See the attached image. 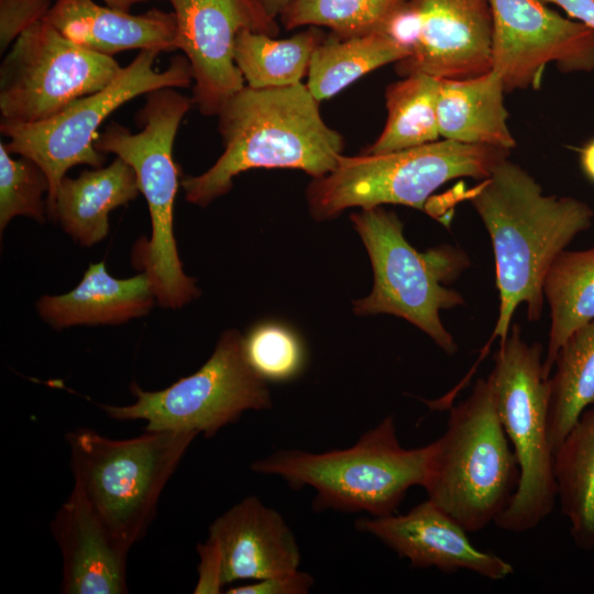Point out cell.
<instances>
[{
	"label": "cell",
	"mask_w": 594,
	"mask_h": 594,
	"mask_svg": "<svg viewBox=\"0 0 594 594\" xmlns=\"http://www.w3.org/2000/svg\"><path fill=\"white\" fill-rule=\"evenodd\" d=\"M494 251L498 318L492 340L504 341L515 310L522 304L529 320L541 317L543 282L570 242L591 228L594 211L573 197L542 194L520 165L505 158L468 193Z\"/></svg>",
	"instance_id": "obj_1"
},
{
	"label": "cell",
	"mask_w": 594,
	"mask_h": 594,
	"mask_svg": "<svg viewBox=\"0 0 594 594\" xmlns=\"http://www.w3.org/2000/svg\"><path fill=\"white\" fill-rule=\"evenodd\" d=\"M217 116L222 154L205 173L182 179L186 200L200 207L229 193L242 172L294 168L319 178L342 155V135L323 121L319 101L302 82L267 89L245 85Z\"/></svg>",
	"instance_id": "obj_2"
},
{
	"label": "cell",
	"mask_w": 594,
	"mask_h": 594,
	"mask_svg": "<svg viewBox=\"0 0 594 594\" xmlns=\"http://www.w3.org/2000/svg\"><path fill=\"white\" fill-rule=\"evenodd\" d=\"M431 443L406 449L398 441L394 416L365 431L350 448L314 453L280 449L251 464L253 472L283 479L292 488L312 487L315 510L394 514L407 491L424 486Z\"/></svg>",
	"instance_id": "obj_3"
},
{
	"label": "cell",
	"mask_w": 594,
	"mask_h": 594,
	"mask_svg": "<svg viewBox=\"0 0 594 594\" xmlns=\"http://www.w3.org/2000/svg\"><path fill=\"white\" fill-rule=\"evenodd\" d=\"M136 119L142 130L132 133L111 123L99 135L95 147L129 163L136 173L152 221V237L136 246L138 266L148 276L156 300L165 308H180L199 296L178 257L174 237V202L179 186V168L173 158L174 141L193 99L176 88H161L145 95Z\"/></svg>",
	"instance_id": "obj_4"
},
{
	"label": "cell",
	"mask_w": 594,
	"mask_h": 594,
	"mask_svg": "<svg viewBox=\"0 0 594 594\" xmlns=\"http://www.w3.org/2000/svg\"><path fill=\"white\" fill-rule=\"evenodd\" d=\"M519 465L497 415L488 380L450 408L447 429L431 442L424 488L468 532L484 529L509 505Z\"/></svg>",
	"instance_id": "obj_5"
},
{
	"label": "cell",
	"mask_w": 594,
	"mask_h": 594,
	"mask_svg": "<svg viewBox=\"0 0 594 594\" xmlns=\"http://www.w3.org/2000/svg\"><path fill=\"white\" fill-rule=\"evenodd\" d=\"M510 151L443 139L400 151L341 155L329 174L314 178L306 198L315 220L338 217L345 209L404 205L426 210L430 195L449 180H482Z\"/></svg>",
	"instance_id": "obj_6"
},
{
	"label": "cell",
	"mask_w": 594,
	"mask_h": 594,
	"mask_svg": "<svg viewBox=\"0 0 594 594\" xmlns=\"http://www.w3.org/2000/svg\"><path fill=\"white\" fill-rule=\"evenodd\" d=\"M197 433L145 430L109 439L82 428L66 433L75 484L105 525L130 548L146 532L158 497Z\"/></svg>",
	"instance_id": "obj_7"
},
{
	"label": "cell",
	"mask_w": 594,
	"mask_h": 594,
	"mask_svg": "<svg viewBox=\"0 0 594 594\" xmlns=\"http://www.w3.org/2000/svg\"><path fill=\"white\" fill-rule=\"evenodd\" d=\"M487 380L520 472L517 490L495 524L506 531L525 532L546 519L558 501L548 427L550 385L541 344L527 343L520 327L512 326Z\"/></svg>",
	"instance_id": "obj_8"
},
{
	"label": "cell",
	"mask_w": 594,
	"mask_h": 594,
	"mask_svg": "<svg viewBox=\"0 0 594 594\" xmlns=\"http://www.w3.org/2000/svg\"><path fill=\"white\" fill-rule=\"evenodd\" d=\"M351 221L374 273L373 289L353 301L354 312L400 317L429 336L443 352L454 354L458 344L443 326L440 312L464 305V298L443 284L468 267L466 254L450 245L418 252L406 240L398 216L382 206L354 212Z\"/></svg>",
	"instance_id": "obj_9"
},
{
	"label": "cell",
	"mask_w": 594,
	"mask_h": 594,
	"mask_svg": "<svg viewBox=\"0 0 594 594\" xmlns=\"http://www.w3.org/2000/svg\"><path fill=\"white\" fill-rule=\"evenodd\" d=\"M160 53L140 51L109 85L77 99L50 119L28 124L0 122L1 133L9 139L4 143L7 151L33 160L46 174V213L52 210L58 185L69 168L80 164L98 168L106 162L95 142L101 123L114 110L153 90L190 86L193 73L186 56L177 55L167 68L156 70L154 64Z\"/></svg>",
	"instance_id": "obj_10"
},
{
	"label": "cell",
	"mask_w": 594,
	"mask_h": 594,
	"mask_svg": "<svg viewBox=\"0 0 594 594\" xmlns=\"http://www.w3.org/2000/svg\"><path fill=\"white\" fill-rule=\"evenodd\" d=\"M131 405H100L120 421L142 419L144 430H174L204 433L211 438L239 420L246 410L272 407L267 382L250 365L243 336L238 330L223 332L208 361L194 374L156 392L130 386Z\"/></svg>",
	"instance_id": "obj_11"
},
{
	"label": "cell",
	"mask_w": 594,
	"mask_h": 594,
	"mask_svg": "<svg viewBox=\"0 0 594 594\" xmlns=\"http://www.w3.org/2000/svg\"><path fill=\"white\" fill-rule=\"evenodd\" d=\"M122 67L75 44L42 20L11 45L0 66L1 121L41 122L109 85Z\"/></svg>",
	"instance_id": "obj_12"
},
{
	"label": "cell",
	"mask_w": 594,
	"mask_h": 594,
	"mask_svg": "<svg viewBox=\"0 0 594 594\" xmlns=\"http://www.w3.org/2000/svg\"><path fill=\"white\" fill-rule=\"evenodd\" d=\"M493 29L490 0H406L381 33L408 54L400 76L464 79L492 70Z\"/></svg>",
	"instance_id": "obj_13"
},
{
	"label": "cell",
	"mask_w": 594,
	"mask_h": 594,
	"mask_svg": "<svg viewBox=\"0 0 594 594\" xmlns=\"http://www.w3.org/2000/svg\"><path fill=\"white\" fill-rule=\"evenodd\" d=\"M492 69L505 91L537 89L548 64L562 73L594 69V30L538 0H490Z\"/></svg>",
	"instance_id": "obj_14"
},
{
	"label": "cell",
	"mask_w": 594,
	"mask_h": 594,
	"mask_svg": "<svg viewBox=\"0 0 594 594\" xmlns=\"http://www.w3.org/2000/svg\"><path fill=\"white\" fill-rule=\"evenodd\" d=\"M177 22L178 50L189 62L193 101L205 116H217L245 80L234 62L243 30L276 36L278 24L255 0H167Z\"/></svg>",
	"instance_id": "obj_15"
},
{
	"label": "cell",
	"mask_w": 594,
	"mask_h": 594,
	"mask_svg": "<svg viewBox=\"0 0 594 594\" xmlns=\"http://www.w3.org/2000/svg\"><path fill=\"white\" fill-rule=\"evenodd\" d=\"M355 528L374 536L415 568L433 566L444 573L466 570L492 581L514 573L509 562L476 548L468 531L429 498L403 515L359 518Z\"/></svg>",
	"instance_id": "obj_16"
},
{
	"label": "cell",
	"mask_w": 594,
	"mask_h": 594,
	"mask_svg": "<svg viewBox=\"0 0 594 594\" xmlns=\"http://www.w3.org/2000/svg\"><path fill=\"white\" fill-rule=\"evenodd\" d=\"M221 557L222 584L257 581L299 569L300 550L284 517L249 496L209 527L208 539Z\"/></svg>",
	"instance_id": "obj_17"
},
{
	"label": "cell",
	"mask_w": 594,
	"mask_h": 594,
	"mask_svg": "<svg viewBox=\"0 0 594 594\" xmlns=\"http://www.w3.org/2000/svg\"><path fill=\"white\" fill-rule=\"evenodd\" d=\"M51 530L63 558L62 593L128 592L130 547L105 525L76 485L56 512Z\"/></svg>",
	"instance_id": "obj_18"
},
{
	"label": "cell",
	"mask_w": 594,
	"mask_h": 594,
	"mask_svg": "<svg viewBox=\"0 0 594 594\" xmlns=\"http://www.w3.org/2000/svg\"><path fill=\"white\" fill-rule=\"evenodd\" d=\"M44 20L82 48L108 56L136 48L178 50L173 11L151 9L131 14L94 0H54Z\"/></svg>",
	"instance_id": "obj_19"
},
{
	"label": "cell",
	"mask_w": 594,
	"mask_h": 594,
	"mask_svg": "<svg viewBox=\"0 0 594 594\" xmlns=\"http://www.w3.org/2000/svg\"><path fill=\"white\" fill-rule=\"evenodd\" d=\"M156 299L143 272L130 278L108 274L105 263L90 264L69 293L43 296L37 301L42 319L55 329L77 324H119L146 315Z\"/></svg>",
	"instance_id": "obj_20"
},
{
	"label": "cell",
	"mask_w": 594,
	"mask_h": 594,
	"mask_svg": "<svg viewBox=\"0 0 594 594\" xmlns=\"http://www.w3.org/2000/svg\"><path fill=\"white\" fill-rule=\"evenodd\" d=\"M140 193L135 170L117 156L110 165L86 169L77 178L65 176L47 216L78 244L91 246L107 237L110 211L128 205Z\"/></svg>",
	"instance_id": "obj_21"
},
{
	"label": "cell",
	"mask_w": 594,
	"mask_h": 594,
	"mask_svg": "<svg viewBox=\"0 0 594 594\" xmlns=\"http://www.w3.org/2000/svg\"><path fill=\"white\" fill-rule=\"evenodd\" d=\"M504 92L503 80L493 69L471 78L440 79V136L510 151L516 141L507 124Z\"/></svg>",
	"instance_id": "obj_22"
},
{
	"label": "cell",
	"mask_w": 594,
	"mask_h": 594,
	"mask_svg": "<svg viewBox=\"0 0 594 594\" xmlns=\"http://www.w3.org/2000/svg\"><path fill=\"white\" fill-rule=\"evenodd\" d=\"M558 501L574 544L594 549V406L585 409L554 452Z\"/></svg>",
	"instance_id": "obj_23"
},
{
	"label": "cell",
	"mask_w": 594,
	"mask_h": 594,
	"mask_svg": "<svg viewBox=\"0 0 594 594\" xmlns=\"http://www.w3.org/2000/svg\"><path fill=\"white\" fill-rule=\"evenodd\" d=\"M543 297L550 309L543 371L550 376L556 355L564 341L594 319V246L562 251L546 275Z\"/></svg>",
	"instance_id": "obj_24"
},
{
	"label": "cell",
	"mask_w": 594,
	"mask_h": 594,
	"mask_svg": "<svg viewBox=\"0 0 594 594\" xmlns=\"http://www.w3.org/2000/svg\"><path fill=\"white\" fill-rule=\"evenodd\" d=\"M407 52L384 33L352 37L331 34L316 47L306 86L318 100L331 98L362 76L389 63H397Z\"/></svg>",
	"instance_id": "obj_25"
},
{
	"label": "cell",
	"mask_w": 594,
	"mask_h": 594,
	"mask_svg": "<svg viewBox=\"0 0 594 594\" xmlns=\"http://www.w3.org/2000/svg\"><path fill=\"white\" fill-rule=\"evenodd\" d=\"M549 376V439L558 449L582 413L594 406V319L561 345Z\"/></svg>",
	"instance_id": "obj_26"
},
{
	"label": "cell",
	"mask_w": 594,
	"mask_h": 594,
	"mask_svg": "<svg viewBox=\"0 0 594 594\" xmlns=\"http://www.w3.org/2000/svg\"><path fill=\"white\" fill-rule=\"evenodd\" d=\"M323 38L317 26L284 40L243 30L234 43V62L251 88L294 86L308 74L311 56Z\"/></svg>",
	"instance_id": "obj_27"
},
{
	"label": "cell",
	"mask_w": 594,
	"mask_h": 594,
	"mask_svg": "<svg viewBox=\"0 0 594 594\" xmlns=\"http://www.w3.org/2000/svg\"><path fill=\"white\" fill-rule=\"evenodd\" d=\"M439 89L440 78L426 74H411L391 84L385 92V127L365 153H389L438 141Z\"/></svg>",
	"instance_id": "obj_28"
},
{
	"label": "cell",
	"mask_w": 594,
	"mask_h": 594,
	"mask_svg": "<svg viewBox=\"0 0 594 594\" xmlns=\"http://www.w3.org/2000/svg\"><path fill=\"white\" fill-rule=\"evenodd\" d=\"M406 0H293L279 16L287 30L326 26L339 37L382 32Z\"/></svg>",
	"instance_id": "obj_29"
},
{
	"label": "cell",
	"mask_w": 594,
	"mask_h": 594,
	"mask_svg": "<svg viewBox=\"0 0 594 594\" xmlns=\"http://www.w3.org/2000/svg\"><path fill=\"white\" fill-rule=\"evenodd\" d=\"M50 182L44 170L31 158L10 156L0 143V230L16 216L45 221L43 195L48 194Z\"/></svg>",
	"instance_id": "obj_30"
},
{
	"label": "cell",
	"mask_w": 594,
	"mask_h": 594,
	"mask_svg": "<svg viewBox=\"0 0 594 594\" xmlns=\"http://www.w3.org/2000/svg\"><path fill=\"white\" fill-rule=\"evenodd\" d=\"M243 348L252 369L266 382H286L304 370V345L284 324L265 322L254 327L243 337Z\"/></svg>",
	"instance_id": "obj_31"
},
{
	"label": "cell",
	"mask_w": 594,
	"mask_h": 594,
	"mask_svg": "<svg viewBox=\"0 0 594 594\" xmlns=\"http://www.w3.org/2000/svg\"><path fill=\"white\" fill-rule=\"evenodd\" d=\"M53 3V0H0L1 54L24 31L44 20Z\"/></svg>",
	"instance_id": "obj_32"
},
{
	"label": "cell",
	"mask_w": 594,
	"mask_h": 594,
	"mask_svg": "<svg viewBox=\"0 0 594 594\" xmlns=\"http://www.w3.org/2000/svg\"><path fill=\"white\" fill-rule=\"evenodd\" d=\"M314 578L299 570L273 575L250 584L229 587L227 594H307L314 586Z\"/></svg>",
	"instance_id": "obj_33"
},
{
	"label": "cell",
	"mask_w": 594,
	"mask_h": 594,
	"mask_svg": "<svg viewBox=\"0 0 594 594\" xmlns=\"http://www.w3.org/2000/svg\"><path fill=\"white\" fill-rule=\"evenodd\" d=\"M199 554L198 582L195 587L196 594L220 593L223 586L221 580V557L215 543L207 540L197 546Z\"/></svg>",
	"instance_id": "obj_34"
},
{
	"label": "cell",
	"mask_w": 594,
	"mask_h": 594,
	"mask_svg": "<svg viewBox=\"0 0 594 594\" xmlns=\"http://www.w3.org/2000/svg\"><path fill=\"white\" fill-rule=\"evenodd\" d=\"M543 4H556L566 14L594 30V0H538Z\"/></svg>",
	"instance_id": "obj_35"
},
{
	"label": "cell",
	"mask_w": 594,
	"mask_h": 594,
	"mask_svg": "<svg viewBox=\"0 0 594 594\" xmlns=\"http://www.w3.org/2000/svg\"><path fill=\"white\" fill-rule=\"evenodd\" d=\"M579 158L583 174L594 183V138L580 148Z\"/></svg>",
	"instance_id": "obj_36"
},
{
	"label": "cell",
	"mask_w": 594,
	"mask_h": 594,
	"mask_svg": "<svg viewBox=\"0 0 594 594\" xmlns=\"http://www.w3.org/2000/svg\"><path fill=\"white\" fill-rule=\"evenodd\" d=\"M272 19H277L293 0H255Z\"/></svg>",
	"instance_id": "obj_37"
},
{
	"label": "cell",
	"mask_w": 594,
	"mask_h": 594,
	"mask_svg": "<svg viewBox=\"0 0 594 594\" xmlns=\"http://www.w3.org/2000/svg\"><path fill=\"white\" fill-rule=\"evenodd\" d=\"M102 1L109 7L130 12V9L134 4L144 2L147 0H102Z\"/></svg>",
	"instance_id": "obj_38"
}]
</instances>
